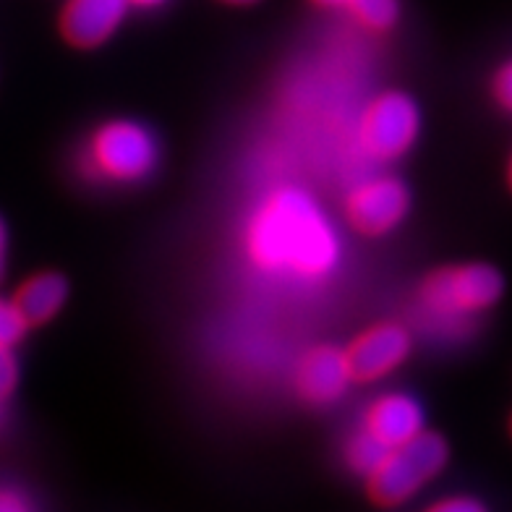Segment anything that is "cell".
<instances>
[{"label": "cell", "instance_id": "obj_1", "mask_svg": "<svg viewBox=\"0 0 512 512\" xmlns=\"http://www.w3.org/2000/svg\"><path fill=\"white\" fill-rule=\"evenodd\" d=\"M243 254L256 272L314 283L340 264V236L306 189L280 186L256 204L243 228Z\"/></svg>", "mask_w": 512, "mask_h": 512}, {"label": "cell", "instance_id": "obj_2", "mask_svg": "<svg viewBox=\"0 0 512 512\" xmlns=\"http://www.w3.org/2000/svg\"><path fill=\"white\" fill-rule=\"evenodd\" d=\"M450 463V445L437 432H424L387 450L382 463L366 476V494L377 507L392 510L411 502Z\"/></svg>", "mask_w": 512, "mask_h": 512}, {"label": "cell", "instance_id": "obj_3", "mask_svg": "<svg viewBox=\"0 0 512 512\" xmlns=\"http://www.w3.org/2000/svg\"><path fill=\"white\" fill-rule=\"evenodd\" d=\"M155 136L147 126L128 118L102 123L84 147V173L105 183H136L157 168Z\"/></svg>", "mask_w": 512, "mask_h": 512}, {"label": "cell", "instance_id": "obj_4", "mask_svg": "<svg viewBox=\"0 0 512 512\" xmlns=\"http://www.w3.org/2000/svg\"><path fill=\"white\" fill-rule=\"evenodd\" d=\"M505 293V280L486 262L439 267L418 288V301L439 319H471L484 314Z\"/></svg>", "mask_w": 512, "mask_h": 512}, {"label": "cell", "instance_id": "obj_5", "mask_svg": "<svg viewBox=\"0 0 512 512\" xmlns=\"http://www.w3.org/2000/svg\"><path fill=\"white\" fill-rule=\"evenodd\" d=\"M421 131V110L405 92H382L358 118V147L369 160L395 162L411 152Z\"/></svg>", "mask_w": 512, "mask_h": 512}, {"label": "cell", "instance_id": "obj_6", "mask_svg": "<svg viewBox=\"0 0 512 512\" xmlns=\"http://www.w3.org/2000/svg\"><path fill=\"white\" fill-rule=\"evenodd\" d=\"M411 209V194L395 176H374L358 181L345 196V223L358 236L379 238L398 228Z\"/></svg>", "mask_w": 512, "mask_h": 512}, {"label": "cell", "instance_id": "obj_7", "mask_svg": "<svg viewBox=\"0 0 512 512\" xmlns=\"http://www.w3.org/2000/svg\"><path fill=\"white\" fill-rule=\"evenodd\" d=\"M345 351L353 382L371 384L390 377L411 356V332L398 322H379L358 332Z\"/></svg>", "mask_w": 512, "mask_h": 512}, {"label": "cell", "instance_id": "obj_8", "mask_svg": "<svg viewBox=\"0 0 512 512\" xmlns=\"http://www.w3.org/2000/svg\"><path fill=\"white\" fill-rule=\"evenodd\" d=\"M128 8V0H66L58 29L71 48L95 50L118 32Z\"/></svg>", "mask_w": 512, "mask_h": 512}, {"label": "cell", "instance_id": "obj_9", "mask_svg": "<svg viewBox=\"0 0 512 512\" xmlns=\"http://www.w3.org/2000/svg\"><path fill=\"white\" fill-rule=\"evenodd\" d=\"M353 384L351 369L345 361L343 348L335 345H317L301 356L293 371V387L298 398L311 405H330L343 398Z\"/></svg>", "mask_w": 512, "mask_h": 512}, {"label": "cell", "instance_id": "obj_10", "mask_svg": "<svg viewBox=\"0 0 512 512\" xmlns=\"http://www.w3.org/2000/svg\"><path fill=\"white\" fill-rule=\"evenodd\" d=\"M364 429L377 437L387 450L411 442L426 429L424 408L413 395L384 392L369 403L364 413Z\"/></svg>", "mask_w": 512, "mask_h": 512}, {"label": "cell", "instance_id": "obj_11", "mask_svg": "<svg viewBox=\"0 0 512 512\" xmlns=\"http://www.w3.org/2000/svg\"><path fill=\"white\" fill-rule=\"evenodd\" d=\"M14 306L29 327H40L63 311L68 301V280L61 272H34L14 293Z\"/></svg>", "mask_w": 512, "mask_h": 512}, {"label": "cell", "instance_id": "obj_12", "mask_svg": "<svg viewBox=\"0 0 512 512\" xmlns=\"http://www.w3.org/2000/svg\"><path fill=\"white\" fill-rule=\"evenodd\" d=\"M345 11L366 32H390L400 19V0H348Z\"/></svg>", "mask_w": 512, "mask_h": 512}, {"label": "cell", "instance_id": "obj_13", "mask_svg": "<svg viewBox=\"0 0 512 512\" xmlns=\"http://www.w3.org/2000/svg\"><path fill=\"white\" fill-rule=\"evenodd\" d=\"M384 455H387V447L377 437H371L366 429L353 434L351 442L345 445V463H348L353 473L364 476V479L382 463Z\"/></svg>", "mask_w": 512, "mask_h": 512}, {"label": "cell", "instance_id": "obj_14", "mask_svg": "<svg viewBox=\"0 0 512 512\" xmlns=\"http://www.w3.org/2000/svg\"><path fill=\"white\" fill-rule=\"evenodd\" d=\"M29 324L19 314L14 301L0 298V348H14L21 343V337L27 335Z\"/></svg>", "mask_w": 512, "mask_h": 512}, {"label": "cell", "instance_id": "obj_15", "mask_svg": "<svg viewBox=\"0 0 512 512\" xmlns=\"http://www.w3.org/2000/svg\"><path fill=\"white\" fill-rule=\"evenodd\" d=\"M19 384V361L14 348H0V403H8Z\"/></svg>", "mask_w": 512, "mask_h": 512}, {"label": "cell", "instance_id": "obj_16", "mask_svg": "<svg viewBox=\"0 0 512 512\" xmlns=\"http://www.w3.org/2000/svg\"><path fill=\"white\" fill-rule=\"evenodd\" d=\"M424 512H489L484 502H479L476 497H468V494H455V497L437 499L434 505L426 507Z\"/></svg>", "mask_w": 512, "mask_h": 512}, {"label": "cell", "instance_id": "obj_17", "mask_svg": "<svg viewBox=\"0 0 512 512\" xmlns=\"http://www.w3.org/2000/svg\"><path fill=\"white\" fill-rule=\"evenodd\" d=\"M492 92H494V100H497L502 108L510 110L512 113V61L505 63V66L497 71V76H494V84H492Z\"/></svg>", "mask_w": 512, "mask_h": 512}, {"label": "cell", "instance_id": "obj_18", "mask_svg": "<svg viewBox=\"0 0 512 512\" xmlns=\"http://www.w3.org/2000/svg\"><path fill=\"white\" fill-rule=\"evenodd\" d=\"M0 512H34V510H32V502H29L19 489L0 486Z\"/></svg>", "mask_w": 512, "mask_h": 512}, {"label": "cell", "instance_id": "obj_19", "mask_svg": "<svg viewBox=\"0 0 512 512\" xmlns=\"http://www.w3.org/2000/svg\"><path fill=\"white\" fill-rule=\"evenodd\" d=\"M6 267H8V230L0 220V283H3V277H6Z\"/></svg>", "mask_w": 512, "mask_h": 512}, {"label": "cell", "instance_id": "obj_20", "mask_svg": "<svg viewBox=\"0 0 512 512\" xmlns=\"http://www.w3.org/2000/svg\"><path fill=\"white\" fill-rule=\"evenodd\" d=\"M317 8H345L348 0H311Z\"/></svg>", "mask_w": 512, "mask_h": 512}, {"label": "cell", "instance_id": "obj_21", "mask_svg": "<svg viewBox=\"0 0 512 512\" xmlns=\"http://www.w3.org/2000/svg\"><path fill=\"white\" fill-rule=\"evenodd\" d=\"M162 3H168V0H128V6H136V8H157Z\"/></svg>", "mask_w": 512, "mask_h": 512}, {"label": "cell", "instance_id": "obj_22", "mask_svg": "<svg viewBox=\"0 0 512 512\" xmlns=\"http://www.w3.org/2000/svg\"><path fill=\"white\" fill-rule=\"evenodd\" d=\"M223 3H230V6H251L256 0H223Z\"/></svg>", "mask_w": 512, "mask_h": 512}, {"label": "cell", "instance_id": "obj_23", "mask_svg": "<svg viewBox=\"0 0 512 512\" xmlns=\"http://www.w3.org/2000/svg\"><path fill=\"white\" fill-rule=\"evenodd\" d=\"M6 411H8V403H0V426L6 421Z\"/></svg>", "mask_w": 512, "mask_h": 512}, {"label": "cell", "instance_id": "obj_24", "mask_svg": "<svg viewBox=\"0 0 512 512\" xmlns=\"http://www.w3.org/2000/svg\"><path fill=\"white\" fill-rule=\"evenodd\" d=\"M507 186H510L512 191V157H510V165H507Z\"/></svg>", "mask_w": 512, "mask_h": 512}, {"label": "cell", "instance_id": "obj_25", "mask_svg": "<svg viewBox=\"0 0 512 512\" xmlns=\"http://www.w3.org/2000/svg\"><path fill=\"white\" fill-rule=\"evenodd\" d=\"M510 434H512V418H510Z\"/></svg>", "mask_w": 512, "mask_h": 512}]
</instances>
